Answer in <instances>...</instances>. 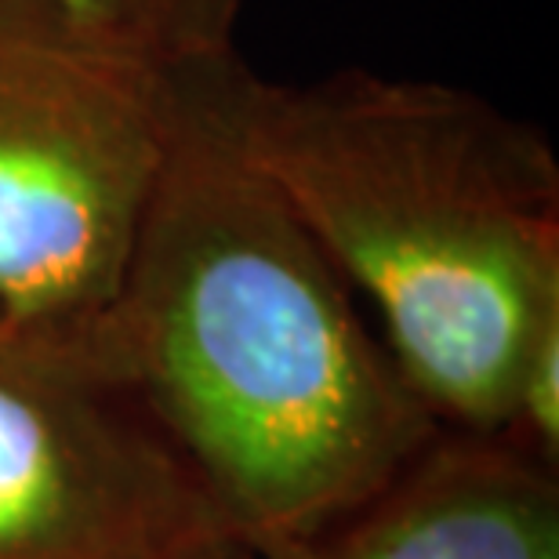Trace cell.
<instances>
[{"instance_id": "6da1fadb", "label": "cell", "mask_w": 559, "mask_h": 559, "mask_svg": "<svg viewBox=\"0 0 559 559\" xmlns=\"http://www.w3.org/2000/svg\"><path fill=\"white\" fill-rule=\"evenodd\" d=\"M222 62L182 73L175 145L106 353L243 538L295 559L393 487L440 418L237 150Z\"/></svg>"}, {"instance_id": "7a4b0ae2", "label": "cell", "mask_w": 559, "mask_h": 559, "mask_svg": "<svg viewBox=\"0 0 559 559\" xmlns=\"http://www.w3.org/2000/svg\"><path fill=\"white\" fill-rule=\"evenodd\" d=\"M237 150L382 317L436 418L509 429L534 328L559 309V167L538 128L473 92L345 70L265 84L233 59Z\"/></svg>"}, {"instance_id": "3957f363", "label": "cell", "mask_w": 559, "mask_h": 559, "mask_svg": "<svg viewBox=\"0 0 559 559\" xmlns=\"http://www.w3.org/2000/svg\"><path fill=\"white\" fill-rule=\"evenodd\" d=\"M178 114L182 73L0 0V323L106 349Z\"/></svg>"}, {"instance_id": "277c9868", "label": "cell", "mask_w": 559, "mask_h": 559, "mask_svg": "<svg viewBox=\"0 0 559 559\" xmlns=\"http://www.w3.org/2000/svg\"><path fill=\"white\" fill-rule=\"evenodd\" d=\"M0 559H265L106 349L0 323Z\"/></svg>"}, {"instance_id": "5b68a950", "label": "cell", "mask_w": 559, "mask_h": 559, "mask_svg": "<svg viewBox=\"0 0 559 559\" xmlns=\"http://www.w3.org/2000/svg\"><path fill=\"white\" fill-rule=\"evenodd\" d=\"M295 559H559V490L549 465L498 436L432 443Z\"/></svg>"}, {"instance_id": "8992f818", "label": "cell", "mask_w": 559, "mask_h": 559, "mask_svg": "<svg viewBox=\"0 0 559 559\" xmlns=\"http://www.w3.org/2000/svg\"><path fill=\"white\" fill-rule=\"evenodd\" d=\"M29 4L95 48L178 76L229 59L243 0H29Z\"/></svg>"}, {"instance_id": "52a82bcc", "label": "cell", "mask_w": 559, "mask_h": 559, "mask_svg": "<svg viewBox=\"0 0 559 559\" xmlns=\"http://www.w3.org/2000/svg\"><path fill=\"white\" fill-rule=\"evenodd\" d=\"M527 440V454L556 462L559 454V309L534 328L512 382L509 429Z\"/></svg>"}]
</instances>
